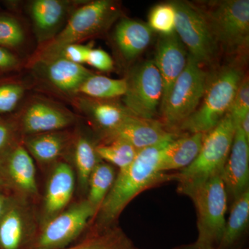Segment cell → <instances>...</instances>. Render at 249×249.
I'll list each match as a JSON object with an SVG mask.
<instances>
[{
	"label": "cell",
	"instance_id": "6da1fadb",
	"mask_svg": "<svg viewBox=\"0 0 249 249\" xmlns=\"http://www.w3.org/2000/svg\"><path fill=\"white\" fill-rule=\"evenodd\" d=\"M173 139L139 150L133 162L119 170L97 212L98 227L111 226L127 205L142 191L173 180L172 175L160 171V162L162 151Z\"/></svg>",
	"mask_w": 249,
	"mask_h": 249
},
{
	"label": "cell",
	"instance_id": "7a4b0ae2",
	"mask_svg": "<svg viewBox=\"0 0 249 249\" xmlns=\"http://www.w3.org/2000/svg\"><path fill=\"white\" fill-rule=\"evenodd\" d=\"M178 192L189 196L196 206V242L218 248L225 227L228 201L222 172L196 182L178 184Z\"/></svg>",
	"mask_w": 249,
	"mask_h": 249
},
{
	"label": "cell",
	"instance_id": "3957f363",
	"mask_svg": "<svg viewBox=\"0 0 249 249\" xmlns=\"http://www.w3.org/2000/svg\"><path fill=\"white\" fill-rule=\"evenodd\" d=\"M243 78L242 69L235 64L223 67L209 78L199 107L178 127V133L186 131L206 134L213 129L230 111Z\"/></svg>",
	"mask_w": 249,
	"mask_h": 249
},
{
	"label": "cell",
	"instance_id": "277c9868",
	"mask_svg": "<svg viewBox=\"0 0 249 249\" xmlns=\"http://www.w3.org/2000/svg\"><path fill=\"white\" fill-rule=\"evenodd\" d=\"M119 15L113 1L96 0L85 3L72 13L65 27L41 49L37 61H44L62 47L79 44L106 30Z\"/></svg>",
	"mask_w": 249,
	"mask_h": 249
},
{
	"label": "cell",
	"instance_id": "5b68a950",
	"mask_svg": "<svg viewBox=\"0 0 249 249\" xmlns=\"http://www.w3.org/2000/svg\"><path fill=\"white\" fill-rule=\"evenodd\" d=\"M208 79L202 66L188 54L186 67L160 106L161 123L170 132L178 133V127L199 107Z\"/></svg>",
	"mask_w": 249,
	"mask_h": 249
},
{
	"label": "cell",
	"instance_id": "8992f818",
	"mask_svg": "<svg viewBox=\"0 0 249 249\" xmlns=\"http://www.w3.org/2000/svg\"><path fill=\"white\" fill-rule=\"evenodd\" d=\"M236 126L230 113L205 134L200 152L189 166L172 175L178 184L196 182L222 173L235 136Z\"/></svg>",
	"mask_w": 249,
	"mask_h": 249
},
{
	"label": "cell",
	"instance_id": "52a82bcc",
	"mask_svg": "<svg viewBox=\"0 0 249 249\" xmlns=\"http://www.w3.org/2000/svg\"><path fill=\"white\" fill-rule=\"evenodd\" d=\"M202 10L214 39L230 53L245 51L249 36V0H224L210 3Z\"/></svg>",
	"mask_w": 249,
	"mask_h": 249
},
{
	"label": "cell",
	"instance_id": "ba28073f",
	"mask_svg": "<svg viewBox=\"0 0 249 249\" xmlns=\"http://www.w3.org/2000/svg\"><path fill=\"white\" fill-rule=\"evenodd\" d=\"M171 3L176 13L175 33L188 54L201 66L213 63L219 53V45L203 11L188 1Z\"/></svg>",
	"mask_w": 249,
	"mask_h": 249
},
{
	"label": "cell",
	"instance_id": "9c48e42d",
	"mask_svg": "<svg viewBox=\"0 0 249 249\" xmlns=\"http://www.w3.org/2000/svg\"><path fill=\"white\" fill-rule=\"evenodd\" d=\"M125 79L127 91L124 102L127 110L136 117L155 119L161 105L163 83L154 60L134 67Z\"/></svg>",
	"mask_w": 249,
	"mask_h": 249
},
{
	"label": "cell",
	"instance_id": "30bf717a",
	"mask_svg": "<svg viewBox=\"0 0 249 249\" xmlns=\"http://www.w3.org/2000/svg\"><path fill=\"white\" fill-rule=\"evenodd\" d=\"M97 211L85 200L50 219L27 249H62L71 246Z\"/></svg>",
	"mask_w": 249,
	"mask_h": 249
},
{
	"label": "cell",
	"instance_id": "8fae6325",
	"mask_svg": "<svg viewBox=\"0 0 249 249\" xmlns=\"http://www.w3.org/2000/svg\"><path fill=\"white\" fill-rule=\"evenodd\" d=\"M0 179L8 191L25 196L37 194L35 165L25 147L14 142L0 155Z\"/></svg>",
	"mask_w": 249,
	"mask_h": 249
},
{
	"label": "cell",
	"instance_id": "7c38bea8",
	"mask_svg": "<svg viewBox=\"0 0 249 249\" xmlns=\"http://www.w3.org/2000/svg\"><path fill=\"white\" fill-rule=\"evenodd\" d=\"M181 134L170 132L161 121L130 116L117 128L106 133L108 141L120 139L140 150L164 141L178 138Z\"/></svg>",
	"mask_w": 249,
	"mask_h": 249
},
{
	"label": "cell",
	"instance_id": "4fadbf2b",
	"mask_svg": "<svg viewBox=\"0 0 249 249\" xmlns=\"http://www.w3.org/2000/svg\"><path fill=\"white\" fill-rule=\"evenodd\" d=\"M74 117L67 109L45 100L28 105L21 119L24 133L30 135L58 132L73 123Z\"/></svg>",
	"mask_w": 249,
	"mask_h": 249
},
{
	"label": "cell",
	"instance_id": "5bb4252c",
	"mask_svg": "<svg viewBox=\"0 0 249 249\" xmlns=\"http://www.w3.org/2000/svg\"><path fill=\"white\" fill-rule=\"evenodd\" d=\"M188 58L186 49L176 33L160 35L154 60L163 80V94L160 106L169 95L174 83L184 70Z\"/></svg>",
	"mask_w": 249,
	"mask_h": 249
},
{
	"label": "cell",
	"instance_id": "9a60e30c",
	"mask_svg": "<svg viewBox=\"0 0 249 249\" xmlns=\"http://www.w3.org/2000/svg\"><path fill=\"white\" fill-rule=\"evenodd\" d=\"M227 196L235 201L249 190V142L236 126L231 150L222 171Z\"/></svg>",
	"mask_w": 249,
	"mask_h": 249
},
{
	"label": "cell",
	"instance_id": "2e32d148",
	"mask_svg": "<svg viewBox=\"0 0 249 249\" xmlns=\"http://www.w3.org/2000/svg\"><path fill=\"white\" fill-rule=\"evenodd\" d=\"M70 4V1L62 0H35L31 2V19L39 42L47 43L58 34Z\"/></svg>",
	"mask_w": 249,
	"mask_h": 249
},
{
	"label": "cell",
	"instance_id": "e0dca14e",
	"mask_svg": "<svg viewBox=\"0 0 249 249\" xmlns=\"http://www.w3.org/2000/svg\"><path fill=\"white\" fill-rule=\"evenodd\" d=\"M75 187V176L68 163H60L54 168L47 183L44 209L52 219L60 213L71 200Z\"/></svg>",
	"mask_w": 249,
	"mask_h": 249
},
{
	"label": "cell",
	"instance_id": "ac0fdd59",
	"mask_svg": "<svg viewBox=\"0 0 249 249\" xmlns=\"http://www.w3.org/2000/svg\"><path fill=\"white\" fill-rule=\"evenodd\" d=\"M153 31L145 23L124 18L118 23L114 39L121 55L131 61L139 57L151 42Z\"/></svg>",
	"mask_w": 249,
	"mask_h": 249
},
{
	"label": "cell",
	"instance_id": "d6986e66",
	"mask_svg": "<svg viewBox=\"0 0 249 249\" xmlns=\"http://www.w3.org/2000/svg\"><path fill=\"white\" fill-rule=\"evenodd\" d=\"M204 134H191L173 139L163 149L160 155V170L162 173L183 170L196 160L200 152Z\"/></svg>",
	"mask_w": 249,
	"mask_h": 249
},
{
	"label": "cell",
	"instance_id": "ffe728a7",
	"mask_svg": "<svg viewBox=\"0 0 249 249\" xmlns=\"http://www.w3.org/2000/svg\"><path fill=\"white\" fill-rule=\"evenodd\" d=\"M46 76L57 89L66 93H78L85 80L93 74L83 65L61 58L40 62Z\"/></svg>",
	"mask_w": 249,
	"mask_h": 249
},
{
	"label": "cell",
	"instance_id": "44dd1931",
	"mask_svg": "<svg viewBox=\"0 0 249 249\" xmlns=\"http://www.w3.org/2000/svg\"><path fill=\"white\" fill-rule=\"evenodd\" d=\"M79 103L81 109L105 131V133L117 128L129 116H132L124 105L112 100L86 97L80 100Z\"/></svg>",
	"mask_w": 249,
	"mask_h": 249
},
{
	"label": "cell",
	"instance_id": "7402d4cb",
	"mask_svg": "<svg viewBox=\"0 0 249 249\" xmlns=\"http://www.w3.org/2000/svg\"><path fill=\"white\" fill-rule=\"evenodd\" d=\"M31 242L25 216L16 201L0 219V249H27Z\"/></svg>",
	"mask_w": 249,
	"mask_h": 249
},
{
	"label": "cell",
	"instance_id": "603a6c76",
	"mask_svg": "<svg viewBox=\"0 0 249 249\" xmlns=\"http://www.w3.org/2000/svg\"><path fill=\"white\" fill-rule=\"evenodd\" d=\"M249 222V190L233 201L230 216L226 222L220 249H244L241 242L247 232Z\"/></svg>",
	"mask_w": 249,
	"mask_h": 249
},
{
	"label": "cell",
	"instance_id": "cb8c5ba5",
	"mask_svg": "<svg viewBox=\"0 0 249 249\" xmlns=\"http://www.w3.org/2000/svg\"><path fill=\"white\" fill-rule=\"evenodd\" d=\"M62 249H144L116 227H98L75 245Z\"/></svg>",
	"mask_w": 249,
	"mask_h": 249
},
{
	"label": "cell",
	"instance_id": "d4e9b609",
	"mask_svg": "<svg viewBox=\"0 0 249 249\" xmlns=\"http://www.w3.org/2000/svg\"><path fill=\"white\" fill-rule=\"evenodd\" d=\"M24 143L27 151L36 160L49 163L62 155L66 146L67 137L59 132L35 134L29 136Z\"/></svg>",
	"mask_w": 249,
	"mask_h": 249
},
{
	"label": "cell",
	"instance_id": "484cf974",
	"mask_svg": "<svg viewBox=\"0 0 249 249\" xmlns=\"http://www.w3.org/2000/svg\"><path fill=\"white\" fill-rule=\"evenodd\" d=\"M127 91V81L92 74L80 86L78 93L87 98L98 100H112L124 96Z\"/></svg>",
	"mask_w": 249,
	"mask_h": 249
},
{
	"label": "cell",
	"instance_id": "4316f807",
	"mask_svg": "<svg viewBox=\"0 0 249 249\" xmlns=\"http://www.w3.org/2000/svg\"><path fill=\"white\" fill-rule=\"evenodd\" d=\"M116 177L112 165L100 161L90 175L88 183L89 195L87 200L97 212L110 191Z\"/></svg>",
	"mask_w": 249,
	"mask_h": 249
},
{
	"label": "cell",
	"instance_id": "83f0119b",
	"mask_svg": "<svg viewBox=\"0 0 249 249\" xmlns=\"http://www.w3.org/2000/svg\"><path fill=\"white\" fill-rule=\"evenodd\" d=\"M95 148L98 158L106 160L109 164L116 165L120 170L129 166L139 151L129 142L120 139L108 141Z\"/></svg>",
	"mask_w": 249,
	"mask_h": 249
},
{
	"label": "cell",
	"instance_id": "f1b7e54d",
	"mask_svg": "<svg viewBox=\"0 0 249 249\" xmlns=\"http://www.w3.org/2000/svg\"><path fill=\"white\" fill-rule=\"evenodd\" d=\"M92 142L85 137L77 140L74 150V161L80 186L88 189L90 175L99 160Z\"/></svg>",
	"mask_w": 249,
	"mask_h": 249
},
{
	"label": "cell",
	"instance_id": "f546056e",
	"mask_svg": "<svg viewBox=\"0 0 249 249\" xmlns=\"http://www.w3.org/2000/svg\"><path fill=\"white\" fill-rule=\"evenodd\" d=\"M176 13L172 3H163L152 8L149 15L148 26L160 35H170L175 32Z\"/></svg>",
	"mask_w": 249,
	"mask_h": 249
},
{
	"label": "cell",
	"instance_id": "4dcf8cb0",
	"mask_svg": "<svg viewBox=\"0 0 249 249\" xmlns=\"http://www.w3.org/2000/svg\"><path fill=\"white\" fill-rule=\"evenodd\" d=\"M25 33L16 18L0 15V47L16 48L24 43Z\"/></svg>",
	"mask_w": 249,
	"mask_h": 249
},
{
	"label": "cell",
	"instance_id": "1f68e13d",
	"mask_svg": "<svg viewBox=\"0 0 249 249\" xmlns=\"http://www.w3.org/2000/svg\"><path fill=\"white\" fill-rule=\"evenodd\" d=\"M249 112V77L244 76L231 107L230 113L236 124Z\"/></svg>",
	"mask_w": 249,
	"mask_h": 249
},
{
	"label": "cell",
	"instance_id": "d6a6232c",
	"mask_svg": "<svg viewBox=\"0 0 249 249\" xmlns=\"http://www.w3.org/2000/svg\"><path fill=\"white\" fill-rule=\"evenodd\" d=\"M24 93V87L18 83L0 85V114L14 111Z\"/></svg>",
	"mask_w": 249,
	"mask_h": 249
},
{
	"label": "cell",
	"instance_id": "836d02e7",
	"mask_svg": "<svg viewBox=\"0 0 249 249\" xmlns=\"http://www.w3.org/2000/svg\"><path fill=\"white\" fill-rule=\"evenodd\" d=\"M92 48L90 45H81V44H72L65 46L60 49L58 52L52 55L47 60H52L54 58H61L68 61L74 62L83 65L86 63L88 54L90 49ZM45 61V60H44ZM42 62V61H40Z\"/></svg>",
	"mask_w": 249,
	"mask_h": 249
},
{
	"label": "cell",
	"instance_id": "e575fe53",
	"mask_svg": "<svg viewBox=\"0 0 249 249\" xmlns=\"http://www.w3.org/2000/svg\"><path fill=\"white\" fill-rule=\"evenodd\" d=\"M86 63L101 71H111L114 67L112 58L102 49H90Z\"/></svg>",
	"mask_w": 249,
	"mask_h": 249
},
{
	"label": "cell",
	"instance_id": "d590c367",
	"mask_svg": "<svg viewBox=\"0 0 249 249\" xmlns=\"http://www.w3.org/2000/svg\"><path fill=\"white\" fill-rule=\"evenodd\" d=\"M14 132L12 122L0 119V155L14 143Z\"/></svg>",
	"mask_w": 249,
	"mask_h": 249
},
{
	"label": "cell",
	"instance_id": "8d00e7d4",
	"mask_svg": "<svg viewBox=\"0 0 249 249\" xmlns=\"http://www.w3.org/2000/svg\"><path fill=\"white\" fill-rule=\"evenodd\" d=\"M19 60L8 49L0 47V72L11 71L19 66Z\"/></svg>",
	"mask_w": 249,
	"mask_h": 249
},
{
	"label": "cell",
	"instance_id": "74e56055",
	"mask_svg": "<svg viewBox=\"0 0 249 249\" xmlns=\"http://www.w3.org/2000/svg\"><path fill=\"white\" fill-rule=\"evenodd\" d=\"M16 201L14 197L9 196L7 193H0V219Z\"/></svg>",
	"mask_w": 249,
	"mask_h": 249
},
{
	"label": "cell",
	"instance_id": "f35d334b",
	"mask_svg": "<svg viewBox=\"0 0 249 249\" xmlns=\"http://www.w3.org/2000/svg\"><path fill=\"white\" fill-rule=\"evenodd\" d=\"M236 126H238L240 127L241 130H242V133L244 134L246 139L249 142V112L247 113V114L240 121Z\"/></svg>",
	"mask_w": 249,
	"mask_h": 249
},
{
	"label": "cell",
	"instance_id": "ab89813d",
	"mask_svg": "<svg viewBox=\"0 0 249 249\" xmlns=\"http://www.w3.org/2000/svg\"><path fill=\"white\" fill-rule=\"evenodd\" d=\"M172 249H220L216 248V247H211V246L201 245L197 243L196 242L193 243L187 244V245H182L174 247Z\"/></svg>",
	"mask_w": 249,
	"mask_h": 249
},
{
	"label": "cell",
	"instance_id": "60d3db41",
	"mask_svg": "<svg viewBox=\"0 0 249 249\" xmlns=\"http://www.w3.org/2000/svg\"><path fill=\"white\" fill-rule=\"evenodd\" d=\"M7 191V189H6L4 183L0 179V193H6Z\"/></svg>",
	"mask_w": 249,
	"mask_h": 249
}]
</instances>
